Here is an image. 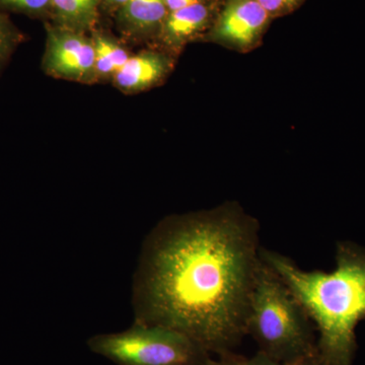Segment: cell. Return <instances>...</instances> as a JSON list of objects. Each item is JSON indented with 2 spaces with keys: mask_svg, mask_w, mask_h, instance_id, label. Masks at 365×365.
Masks as SVG:
<instances>
[{
  "mask_svg": "<svg viewBox=\"0 0 365 365\" xmlns=\"http://www.w3.org/2000/svg\"><path fill=\"white\" fill-rule=\"evenodd\" d=\"M260 223L237 202L165 218L148 237L135 282L136 323L188 336L211 354L247 333Z\"/></svg>",
  "mask_w": 365,
  "mask_h": 365,
  "instance_id": "obj_1",
  "label": "cell"
},
{
  "mask_svg": "<svg viewBox=\"0 0 365 365\" xmlns=\"http://www.w3.org/2000/svg\"><path fill=\"white\" fill-rule=\"evenodd\" d=\"M260 257L309 314L326 365H353L359 348L355 329L365 319V248L338 242L331 273L302 270L289 257L263 247Z\"/></svg>",
  "mask_w": 365,
  "mask_h": 365,
  "instance_id": "obj_2",
  "label": "cell"
},
{
  "mask_svg": "<svg viewBox=\"0 0 365 365\" xmlns=\"http://www.w3.org/2000/svg\"><path fill=\"white\" fill-rule=\"evenodd\" d=\"M247 333L259 351L280 364L318 352L316 328L309 314L262 259L250 302Z\"/></svg>",
  "mask_w": 365,
  "mask_h": 365,
  "instance_id": "obj_3",
  "label": "cell"
},
{
  "mask_svg": "<svg viewBox=\"0 0 365 365\" xmlns=\"http://www.w3.org/2000/svg\"><path fill=\"white\" fill-rule=\"evenodd\" d=\"M88 345L118 365H205L210 357L184 334L136 322L123 332L93 336Z\"/></svg>",
  "mask_w": 365,
  "mask_h": 365,
  "instance_id": "obj_4",
  "label": "cell"
},
{
  "mask_svg": "<svg viewBox=\"0 0 365 365\" xmlns=\"http://www.w3.org/2000/svg\"><path fill=\"white\" fill-rule=\"evenodd\" d=\"M272 21L258 0H220L215 24L203 40L249 53L260 47Z\"/></svg>",
  "mask_w": 365,
  "mask_h": 365,
  "instance_id": "obj_5",
  "label": "cell"
},
{
  "mask_svg": "<svg viewBox=\"0 0 365 365\" xmlns=\"http://www.w3.org/2000/svg\"><path fill=\"white\" fill-rule=\"evenodd\" d=\"M47 41L43 69L53 78L93 83L98 81L95 66V47L85 33L58 26H46Z\"/></svg>",
  "mask_w": 365,
  "mask_h": 365,
  "instance_id": "obj_6",
  "label": "cell"
},
{
  "mask_svg": "<svg viewBox=\"0 0 365 365\" xmlns=\"http://www.w3.org/2000/svg\"><path fill=\"white\" fill-rule=\"evenodd\" d=\"M220 0H205L170 11L158 33V39L170 52L178 54L191 41L203 39L212 28Z\"/></svg>",
  "mask_w": 365,
  "mask_h": 365,
  "instance_id": "obj_7",
  "label": "cell"
},
{
  "mask_svg": "<svg viewBox=\"0 0 365 365\" xmlns=\"http://www.w3.org/2000/svg\"><path fill=\"white\" fill-rule=\"evenodd\" d=\"M173 66L174 60L168 53L143 51L130 56L113 79L119 90L139 93L165 81Z\"/></svg>",
  "mask_w": 365,
  "mask_h": 365,
  "instance_id": "obj_8",
  "label": "cell"
},
{
  "mask_svg": "<svg viewBox=\"0 0 365 365\" xmlns=\"http://www.w3.org/2000/svg\"><path fill=\"white\" fill-rule=\"evenodd\" d=\"M168 14L163 0H128L120 7L119 20L128 32L158 36Z\"/></svg>",
  "mask_w": 365,
  "mask_h": 365,
  "instance_id": "obj_9",
  "label": "cell"
},
{
  "mask_svg": "<svg viewBox=\"0 0 365 365\" xmlns=\"http://www.w3.org/2000/svg\"><path fill=\"white\" fill-rule=\"evenodd\" d=\"M102 0H51L50 13L56 26L76 32L93 30Z\"/></svg>",
  "mask_w": 365,
  "mask_h": 365,
  "instance_id": "obj_10",
  "label": "cell"
},
{
  "mask_svg": "<svg viewBox=\"0 0 365 365\" xmlns=\"http://www.w3.org/2000/svg\"><path fill=\"white\" fill-rule=\"evenodd\" d=\"M91 40L95 47L98 81L114 78L127 60L130 58V54L119 42L105 34L93 32Z\"/></svg>",
  "mask_w": 365,
  "mask_h": 365,
  "instance_id": "obj_11",
  "label": "cell"
},
{
  "mask_svg": "<svg viewBox=\"0 0 365 365\" xmlns=\"http://www.w3.org/2000/svg\"><path fill=\"white\" fill-rule=\"evenodd\" d=\"M23 41V35L11 19L0 9V73L4 71L11 55Z\"/></svg>",
  "mask_w": 365,
  "mask_h": 365,
  "instance_id": "obj_12",
  "label": "cell"
},
{
  "mask_svg": "<svg viewBox=\"0 0 365 365\" xmlns=\"http://www.w3.org/2000/svg\"><path fill=\"white\" fill-rule=\"evenodd\" d=\"M51 0H0V9L28 16H40L49 11Z\"/></svg>",
  "mask_w": 365,
  "mask_h": 365,
  "instance_id": "obj_13",
  "label": "cell"
},
{
  "mask_svg": "<svg viewBox=\"0 0 365 365\" xmlns=\"http://www.w3.org/2000/svg\"><path fill=\"white\" fill-rule=\"evenodd\" d=\"M205 365H283L278 364L275 360L271 359L263 352L258 351L253 357L242 356L237 353L220 356L217 360L211 359L209 357Z\"/></svg>",
  "mask_w": 365,
  "mask_h": 365,
  "instance_id": "obj_14",
  "label": "cell"
},
{
  "mask_svg": "<svg viewBox=\"0 0 365 365\" xmlns=\"http://www.w3.org/2000/svg\"><path fill=\"white\" fill-rule=\"evenodd\" d=\"M273 20L294 14L306 0H258Z\"/></svg>",
  "mask_w": 365,
  "mask_h": 365,
  "instance_id": "obj_15",
  "label": "cell"
},
{
  "mask_svg": "<svg viewBox=\"0 0 365 365\" xmlns=\"http://www.w3.org/2000/svg\"><path fill=\"white\" fill-rule=\"evenodd\" d=\"M165 1V7L168 11H178L182 7L192 6V4H199V2L205 1V0H163Z\"/></svg>",
  "mask_w": 365,
  "mask_h": 365,
  "instance_id": "obj_16",
  "label": "cell"
},
{
  "mask_svg": "<svg viewBox=\"0 0 365 365\" xmlns=\"http://www.w3.org/2000/svg\"><path fill=\"white\" fill-rule=\"evenodd\" d=\"M284 365H326L324 360L322 359L321 355L319 351L314 353V354L309 355V356L304 357V359L297 360V361L292 362Z\"/></svg>",
  "mask_w": 365,
  "mask_h": 365,
  "instance_id": "obj_17",
  "label": "cell"
},
{
  "mask_svg": "<svg viewBox=\"0 0 365 365\" xmlns=\"http://www.w3.org/2000/svg\"><path fill=\"white\" fill-rule=\"evenodd\" d=\"M105 1L107 2V4H109L110 6L121 7L123 6L128 0H105Z\"/></svg>",
  "mask_w": 365,
  "mask_h": 365,
  "instance_id": "obj_18",
  "label": "cell"
}]
</instances>
